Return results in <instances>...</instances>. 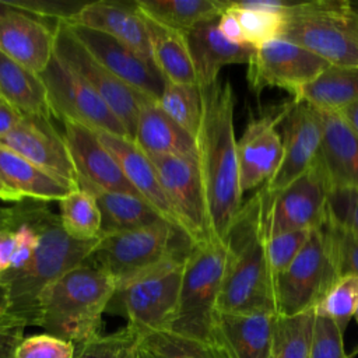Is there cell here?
I'll return each instance as SVG.
<instances>
[{"mask_svg": "<svg viewBox=\"0 0 358 358\" xmlns=\"http://www.w3.org/2000/svg\"><path fill=\"white\" fill-rule=\"evenodd\" d=\"M329 66L315 53L280 38L255 49L248 63L246 78L256 94L273 87L285 90L295 98Z\"/></svg>", "mask_w": 358, "mask_h": 358, "instance_id": "13", "label": "cell"}, {"mask_svg": "<svg viewBox=\"0 0 358 358\" xmlns=\"http://www.w3.org/2000/svg\"><path fill=\"white\" fill-rule=\"evenodd\" d=\"M319 229L327 242L338 278L345 275L358 277V235L327 218Z\"/></svg>", "mask_w": 358, "mask_h": 358, "instance_id": "40", "label": "cell"}, {"mask_svg": "<svg viewBox=\"0 0 358 358\" xmlns=\"http://www.w3.org/2000/svg\"><path fill=\"white\" fill-rule=\"evenodd\" d=\"M313 229H303V231H294V232H284L274 236H264V249H266V259L273 275V280L277 274L285 270L292 260L298 256L302 250L305 243L308 242Z\"/></svg>", "mask_w": 358, "mask_h": 358, "instance_id": "41", "label": "cell"}, {"mask_svg": "<svg viewBox=\"0 0 358 358\" xmlns=\"http://www.w3.org/2000/svg\"><path fill=\"white\" fill-rule=\"evenodd\" d=\"M141 14L162 27L186 34L199 24L217 20L227 8L221 0H136Z\"/></svg>", "mask_w": 358, "mask_h": 358, "instance_id": "31", "label": "cell"}, {"mask_svg": "<svg viewBox=\"0 0 358 358\" xmlns=\"http://www.w3.org/2000/svg\"><path fill=\"white\" fill-rule=\"evenodd\" d=\"M1 11H3V4L0 3V13H1Z\"/></svg>", "mask_w": 358, "mask_h": 358, "instance_id": "56", "label": "cell"}, {"mask_svg": "<svg viewBox=\"0 0 358 358\" xmlns=\"http://www.w3.org/2000/svg\"><path fill=\"white\" fill-rule=\"evenodd\" d=\"M62 123L64 127L63 137L77 171L78 187L92 186L138 196L126 179L116 158L101 143L92 129L70 120Z\"/></svg>", "mask_w": 358, "mask_h": 358, "instance_id": "19", "label": "cell"}, {"mask_svg": "<svg viewBox=\"0 0 358 358\" xmlns=\"http://www.w3.org/2000/svg\"><path fill=\"white\" fill-rule=\"evenodd\" d=\"M327 187L326 178L315 159L303 175L281 190L268 194L260 189L264 236L319 228L326 218Z\"/></svg>", "mask_w": 358, "mask_h": 358, "instance_id": "11", "label": "cell"}, {"mask_svg": "<svg viewBox=\"0 0 358 358\" xmlns=\"http://www.w3.org/2000/svg\"><path fill=\"white\" fill-rule=\"evenodd\" d=\"M354 319H355V322H357V324H358V308H357V312H355V315H354ZM354 355H358V347L355 348V351H354V354L352 355H350L351 358L354 357Z\"/></svg>", "mask_w": 358, "mask_h": 358, "instance_id": "54", "label": "cell"}, {"mask_svg": "<svg viewBox=\"0 0 358 358\" xmlns=\"http://www.w3.org/2000/svg\"><path fill=\"white\" fill-rule=\"evenodd\" d=\"M0 200L1 201H10V203H15L20 204L24 201V197L20 196L17 192H14L11 187H8L4 180L0 178Z\"/></svg>", "mask_w": 358, "mask_h": 358, "instance_id": "52", "label": "cell"}, {"mask_svg": "<svg viewBox=\"0 0 358 358\" xmlns=\"http://www.w3.org/2000/svg\"><path fill=\"white\" fill-rule=\"evenodd\" d=\"M158 105L169 119L196 138L203 115L201 90L197 84L165 81Z\"/></svg>", "mask_w": 358, "mask_h": 358, "instance_id": "34", "label": "cell"}, {"mask_svg": "<svg viewBox=\"0 0 358 358\" xmlns=\"http://www.w3.org/2000/svg\"><path fill=\"white\" fill-rule=\"evenodd\" d=\"M227 267L218 313H277L262 225V196L243 203L227 236Z\"/></svg>", "mask_w": 358, "mask_h": 358, "instance_id": "3", "label": "cell"}, {"mask_svg": "<svg viewBox=\"0 0 358 358\" xmlns=\"http://www.w3.org/2000/svg\"><path fill=\"white\" fill-rule=\"evenodd\" d=\"M48 94L52 116L70 120L95 131L129 137L124 126L105 101L55 55L39 74Z\"/></svg>", "mask_w": 358, "mask_h": 358, "instance_id": "12", "label": "cell"}, {"mask_svg": "<svg viewBox=\"0 0 358 358\" xmlns=\"http://www.w3.org/2000/svg\"><path fill=\"white\" fill-rule=\"evenodd\" d=\"M18 213L38 232L39 241L29 263L17 271H6L0 280L10 291V316L27 326H38L39 305L45 289L70 270L85 264L96 248L94 241H77L69 236L46 203L22 201Z\"/></svg>", "mask_w": 358, "mask_h": 358, "instance_id": "2", "label": "cell"}, {"mask_svg": "<svg viewBox=\"0 0 358 358\" xmlns=\"http://www.w3.org/2000/svg\"><path fill=\"white\" fill-rule=\"evenodd\" d=\"M0 98L20 113L50 119L46 88L39 74L25 69L0 52Z\"/></svg>", "mask_w": 358, "mask_h": 358, "instance_id": "30", "label": "cell"}, {"mask_svg": "<svg viewBox=\"0 0 358 358\" xmlns=\"http://www.w3.org/2000/svg\"><path fill=\"white\" fill-rule=\"evenodd\" d=\"M21 324L10 316V291L6 282L0 280V326ZM24 326V324H22Z\"/></svg>", "mask_w": 358, "mask_h": 358, "instance_id": "50", "label": "cell"}, {"mask_svg": "<svg viewBox=\"0 0 358 358\" xmlns=\"http://www.w3.org/2000/svg\"><path fill=\"white\" fill-rule=\"evenodd\" d=\"M22 117L13 105L0 98V137L8 133Z\"/></svg>", "mask_w": 358, "mask_h": 358, "instance_id": "49", "label": "cell"}, {"mask_svg": "<svg viewBox=\"0 0 358 358\" xmlns=\"http://www.w3.org/2000/svg\"><path fill=\"white\" fill-rule=\"evenodd\" d=\"M90 192L101 211V236L133 231L165 220L151 204L136 194L80 186Z\"/></svg>", "mask_w": 358, "mask_h": 358, "instance_id": "28", "label": "cell"}, {"mask_svg": "<svg viewBox=\"0 0 358 358\" xmlns=\"http://www.w3.org/2000/svg\"><path fill=\"white\" fill-rule=\"evenodd\" d=\"M14 358H76V345L52 334H34L24 337Z\"/></svg>", "mask_w": 358, "mask_h": 358, "instance_id": "44", "label": "cell"}, {"mask_svg": "<svg viewBox=\"0 0 358 358\" xmlns=\"http://www.w3.org/2000/svg\"><path fill=\"white\" fill-rule=\"evenodd\" d=\"M317 112L322 122V143L316 162L327 186L358 189V136L337 112Z\"/></svg>", "mask_w": 358, "mask_h": 358, "instance_id": "22", "label": "cell"}, {"mask_svg": "<svg viewBox=\"0 0 358 358\" xmlns=\"http://www.w3.org/2000/svg\"><path fill=\"white\" fill-rule=\"evenodd\" d=\"M69 22L108 34L151 62L147 20L136 1H88Z\"/></svg>", "mask_w": 358, "mask_h": 358, "instance_id": "21", "label": "cell"}, {"mask_svg": "<svg viewBox=\"0 0 358 358\" xmlns=\"http://www.w3.org/2000/svg\"><path fill=\"white\" fill-rule=\"evenodd\" d=\"M186 259L171 257L116 285L106 312L123 316L141 336L169 330L178 310Z\"/></svg>", "mask_w": 358, "mask_h": 358, "instance_id": "8", "label": "cell"}, {"mask_svg": "<svg viewBox=\"0 0 358 358\" xmlns=\"http://www.w3.org/2000/svg\"><path fill=\"white\" fill-rule=\"evenodd\" d=\"M338 280L327 242L319 228L292 263L273 280L278 316H295L316 309Z\"/></svg>", "mask_w": 358, "mask_h": 358, "instance_id": "9", "label": "cell"}, {"mask_svg": "<svg viewBox=\"0 0 358 358\" xmlns=\"http://www.w3.org/2000/svg\"><path fill=\"white\" fill-rule=\"evenodd\" d=\"M76 358H154L143 343V336L129 326L76 345Z\"/></svg>", "mask_w": 358, "mask_h": 358, "instance_id": "37", "label": "cell"}, {"mask_svg": "<svg viewBox=\"0 0 358 358\" xmlns=\"http://www.w3.org/2000/svg\"><path fill=\"white\" fill-rule=\"evenodd\" d=\"M133 141L148 157H197L196 138L169 119L157 101L140 108Z\"/></svg>", "mask_w": 358, "mask_h": 358, "instance_id": "26", "label": "cell"}, {"mask_svg": "<svg viewBox=\"0 0 358 358\" xmlns=\"http://www.w3.org/2000/svg\"><path fill=\"white\" fill-rule=\"evenodd\" d=\"M227 255V245L213 239L194 245L185 262L178 310L168 331L214 341Z\"/></svg>", "mask_w": 358, "mask_h": 358, "instance_id": "7", "label": "cell"}, {"mask_svg": "<svg viewBox=\"0 0 358 358\" xmlns=\"http://www.w3.org/2000/svg\"><path fill=\"white\" fill-rule=\"evenodd\" d=\"M228 8L235 14L242 28L245 42L249 46L256 49L282 36L285 24L284 15L252 10L241 6L239 1H228Z\"/></svg>", "mask_w": 358, "mask_h": 358, "instance_id": "38", "label": "cell"}, {"mask_svg": "<svg viewBox=\"0 0 358 358\" xmlns=\"http://www.w3.org/2000/svg\"><path fill=\"white\" fill-rule=\"evenodd\" d=\"M285 106L252 119L236 141L239 185L242 193L268 183L282 159V138L278 126L284 117Z\"/></svg>", "mask_w": 358, "mask_h": 358, "instance_id": "17", "label": "cell"}, {"mask_svg": "<svg viewBox=\"0 0 358 358\" xmlns=\"http://www.w3.org/2000/svg\"><path fill=\"white\" fill-rule=\"evenodd\" d=\"M217 20L199 24L185 34L200 88L217 83L222 67L248 64L255 52L249 45H236L225 39Z\"/></svg>", "mask_w": 358, "mask_h": 358, "instance_id": "25", "label": "cell"}, {"mask_svg": "<svg viewBox=\"0 0 358 358\" xmlns=\"http://www.w3.org/2000/svg\"><path fill=\"white\" fill-rule=\"evenodd\" d=\"M351 4H352V7H354V10H355V13L358 14V1H351Z\"/></svg>", "mask_w": 358, "mask_h": 358, "instance_id": "55", "label": "cell"}, {"mask_svg": "<svg viewBox=\"0 0 358 358\" xmlns=\"http://www.w3.org/2000/svg\"><path fill=\"white\" fill-rule=\"evenodd\" d=\"M115 289L113 277L87 262L45 289L38 326L74 345L85 344L102 334V315Z\"/></svg>", "mask_w": 358, "mask_h": 358, "instance_id": "4", "label": "cell"}, {"mask_svg": "<svg viewBox=\"0 0 358 358\" xmlns=\"http://www.w3.org/2000/svg\"><path fill=\"white\" fill-rule=\"evenodd\" d=\"M22 324L0 326V358H14L15 350L24 338Z\"/></svg>", "mask_w": 358, "mask_h": 358, "instance_id": "46", "label": "cell"}, {"mask_svg": "<svg viewBox=\"0 0 358 358\" xmlns=\"http://www.w3.org/2000/svg\"><path fill=\"white\" fill-rule=\"evenodd\" d=\"M55 56L105 101L124 126L129 138L133 140L140 108L154 99L134 91L105 69L78 42L64 21L55 24Z\"/></svg>", "mask_w": 358, "mask_h": 358, "instance_id": "10", "label": "cell"}, {"mask_svg": "<svg viewBox=\"0 0 358 358\" xmlns=\"http://www.w3.org/2000/svg\"><path fill=\"white\" fill-rule=\"evenodd\" d=\"M0 178L24 199L49 203L60 201L77 185L67 182L0 144Z\"/></svg>", "mask_w": 358, "mask_h": 358, "instance_id": "27", "label": "cell"}, {"mask_svg": "<svg viewBox=\"0 0 358 358\" xmlns=\"http://www.w3.org/2000/svg\"><path fill=\"white\" fill-rule=\"evenodd\" d=\"M17 249L15 234L11 228H0V275L10 270Z\"/></svg>", "mask_w": 358, "mask_h": 358, "instance_id": "48", "label": "cell"}, {"mask_svg": "<svg viewBox=\"0 0 358 358\" xmlns=\"http://www.w3.org/2000/svg\"><path fill=\"white\" fill-rule=\"evenodd\" d=\"M200 90L203 115L196 144L208 229L213 241L225 243L243 206L234 129L235 94L229 81Z\"/></svg>", "mask_w": 358, "mask_h": 358, "instance_id": "1", "label": "cell"}, {"mask_svg": "<svg viewBox=\"0 0 358 358\" xmlns=\"http://www.w3.org/2000/svg\"><path fill=\"white\" fill-rule=\"evenodd\" d=\"M277 313H218L214 341L228 358H271Z\"/></svg>", "mask_w": 358, "mask_h": 358, "instance_id": "23", "label": "cell"}, {"mask_svg": "<svg viewBox=\"0 0 358 358\" xmlns=\"http://www.w3.org/2000/svg\"><path fill=\"white\" fill-rule=\"evenodd\" d=\"M326 218L358 235V189L329 186L326 196Z\"/></svg>", "mask_w": 358, "mask_h": 358, "instance_id": "42", "label": "cell"}, {"mask_svg": "<svg viewBox=\"0 0 358 358\" xmlns=\"http://www.w3.org/2000/svg\"><path fill=\"white\" fill-rule=\"evenodd\" d=\"M143 343L154 358H228L215 341H201L168 330L145 334Z\"/></svg>", "mask_w": 358, "mask_h": 358, "instance_id": "36", "label": "cell"}, {"mask_svg": "<svg viewBox=\"0 0 358 358\" xmlns=\"http://www.w3.org/2000/svg\"><path fill=\"white\" fill-rule=\"evenodd\" d=\"M6 6L36 18H52L55 22L71 21L88 1L74 0H1Z\"/></svg>", "mask_w": 358, "mask_h": 358, "instance_id": "43", "label": "cell"}, {"mask_svg": "<svg viewBox=\"0 0 358 358\" xmlns=\"http://www.w3.org/2000/svg\"><path fill=\"white\" fill-rule=\"evenodd\" d=\"M280 126L282 127V159L273 179L262 187L268 194L303 175L313 165L322 143L319 112L305 101H288Z\"/></svg>", "mask_w": 358, "mask_h": 358, "instance_id": "15", "label": "cell"}, {"mask_svg": "<svg viewBox=\"0 0 358 358\" xmlns=\"http://www.w3.org/2000/svg\"><path fill=\"white\" fill-rule=\"evenodd\" d=\"M343 334L330 317L316 312L310 358H351L344 351Z\"/></svg>", "mask_w": 358, "mask_h": 358, "instance_id": "45", "label": "cell"}, {"mask_svg": "<svg viewBox=\"0 0 358 358\" xmlns=\"http://www.w3.org/2000/svg\"><path fill=\"white\" fill-rule=\"evenodd\" d=\"M194 245L185 229L159 220L143 228L101 236L88 263L105 270L119 285L171 257H187Z\"/></svg>", "mask_w": 358, "mask_h": 358, "instance_id": "6", "label": "cell"}, {"mask_svg": "<svg viewBox=\"0 0 358 358\" xmlns=\"http://www.w3.org/2000/svg\"><path fill=\"white\" fill-rule=\"evenodd\" d=\"M316 309L295 315L278 316L271 358H310Z\"/></svg>", "mask_w": 358, "mask_h": 358, "instance_id": "35", "label": "cell"}, {"mask_svg": "<svg viewBox=\"0 0 358 358\" xmlns=\"http://www.w3.org/2000/svg\"><path fill=\"white\" fill-rule=\"evenodd\" d=\"M147 29L151 62L162 78L176 84H197L186 35L150 20H147Z\"/></svg>", "mask_w": 358, "mask_h": 358, "instance_id": "29", "label": "cell"}, {"mask_svg": "<svg viewBox=\"0 0 358 358\" xmlns=\"http://www.w3.org/2000/svg\"><path fill=\"white\" fill-rule=\"evenodd\" d=\"M95 133L101 143L116 158L126 179L133 186L136 193L148 204H151L166 221L180 227L169 206V201L159 182L157 169L150 157L144 154L140 150V147L129 137H120L106 131Z\"/></svg>", "mask_w": 358, "mask_h": 358, "instance_id": "24", "label": "cell"}, {"mask_svg": "<svg viewBox=\"0 0 358 358\" xmlns=\"http://www.w3.org/2000/svg\"><path fill=\"white\" fill-rule=\"evenodd\" d=\"M179 225L194 243L210 241L207 207L197 157H150Z\"/></svg>", "mask_w": 358, "mask_h": 358, "instance_id": "14", "label": "cell"}, {"mask_svg": "<svg viewBox=\"0 0 358 358\" xmlns=\"http://www.w3.org/2000/svg\"><path fill=\"white\" fill-rule=\"evenodd\" d=\"M0 144L38 165L39 168L78 186V176L63 134L50 119L22 115L21 120L4 136Z\"/></svg>", "mask_w": 358, "mask_h": 358, "instance_id": "18", "label": "cell"}, {"mask_svg": "<svg viewBox=\"0 0 358 358\" xmlns=\"http://www.w3.org/2000/svg\"><path fill=\"white\" fill-rule=\"evenodd\" d=\"M14 207H0V228H10L14 221Z\"/></svg>", "mask_w": 358, "mask_h": 358, "instance_id": "53", "label": "cell"}, {"mask_svg": "<svg viewBox=\"0 0 358 358\" xmlns=\"http://www.w3.org/2000/svg\"><path fill=\"white\" fill-rule=\"evenodd\" d=\"M358 308V277L345 275L336 281L324 299L316 308L317 313L326 315L340 329H347Z\"/></svg>", "mask_w": 358, "mask_h": 358, "instance_id": "39", "label": "cell"}, {"mask_svg": "<svg viewBox=\"0 0 358 358\" xmlns=\"http://www.w3.org/2000/svg\"><path fill=\"white\" fill-rule=\"evenodd\" d=\"M60 222L64 232L77 241L101 238V211L94 196L76 189L59 201Z\"/></svg>", "mask_w": 358, "mask_h": 358, "instance_id": "33", "label": "cell"}, {"mask_svg": "<svg viewBox=\"0 0 358 358\" xmlns=\"http://www.w3.org/2000/svg\"><path fill=\"white\" fill-rule=\"evenodd\" d=\"M78 42L115 77L134 91L158 102L165 80L152 62L101 31L67 22Z\"/></svg>", "mask_w": 358, "mask_h": 358, "instance_id": "16", "label": "cell"}, {"mask_svg": "<svg viewBox=\"0 0 358 358\" xmlns=\"http://www.w3.org/2000/svg\"><path fill=\"white\" fill-rule=\"evenodd\" d=\"M217 27L220 29V32L222 34V36L225 39H228L229 42L232 43H236V45H248L245 42V38H243V32H242V28L235 17V14L228 8L222 11V14L218 17L217 20Z\"/></svg>", "mask_w": 358, "mask_h": 358, "instance_id": "47", "label": "cell"}, {"mask_svg": "<svg viewBox=\"0 0 358 358\" xmlns=\"http://www.w3.org/2000/svg\"><path fill=\"white\" fill-rule=\"evenodd\" d=\"M337 113L344 119V122L355 131V134L358 136V102L348 105L340 110H337Z\"/></svg>", "mask_w": 358, "mask_h": 358, "instance_id": "51", "label": "cell"}, {"mask_svg": "<svg viewBox=\"0 0 358 358\" xmlns=\"http://www.w3.org/2000/svg\"><path fill=\"white\" fill-rule=\"evenodd\" d=\"M0 3V52L41 74L55 55V25Z\"/></svg>", "mask_w": 358, "mask_h": 358, "instance_id": "20", "label": "cell"}, {"mask_svg": "<svg viewBox=\"0 0 358 358\" xmlns=\"http://www.w3.org/2000/svg\"><path fill=\"white\" fill-rule=\"evenodd\" d=\"M292 99L333 112L358 102V66H329Z\"/></svg>", "mask_w": 358, "mask_h": 358, "instance_id": "32", "label": "cell"}, {"mask_svg": "<svg viewBox=\"0 0 358 358\" xmlns=\"http://www.w3.org/2000/svg\"><path fill=\"white\" fill-rule=\"evenodd\" d=\"M282 39L330 66H358V14L348 0L288 3Z\"/></svg>", "mask_w": 358, "mask_h": 358, "instance_id": "5", "label": "cell"}]
</instances>
